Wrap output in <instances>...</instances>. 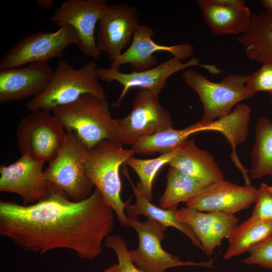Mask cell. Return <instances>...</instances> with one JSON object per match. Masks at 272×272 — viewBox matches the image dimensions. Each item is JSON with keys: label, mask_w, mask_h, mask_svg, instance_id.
Listing matches in <instances>:
<instances>
[{"label": "cell", "mask_w": 272, "mask_h": 272, "mask_svg": "<svg viewBox=\"0 0 272 272\" xmlns=\"http://www.w3.org/2000/svg\"><path fill=\"white\" fill-rule=\"evenodd\" d=\"M114 215L96 188L77 202L51 183L47 196L36 203L1 200L0 235L25 251L43 254L65 249L91 260L102 253L103 240L114 228Z\"/></svg>", "instance_id": "1"}, {"label": "cell", "mask_w": 272, "mask_h": 272, "mask_svg": "<svg viewBox=\"0 0 272 272\" xmlns=\"http://www.w3.org/2000/svg\"><path fill=\"white\" fill-rule=\"evenodd\" d=\"M134 154L131 149H124L119 142L105 140L89 149L85 159L87 176L105 202L113 209L118 222L124 226H127L129 218L124 209L129 204L130 199L124 202L121 198L119 169Z\"/></svg>", "instance_id": "2"}, {"label": "cell", "mask_w": 272, "mask_h": 272, "mask_svg": "<svg viewBox=\"0 0 272 272\" xmlns=\"http://www.w3.org/2000/svg\"><path fill=\"white\" fill-rule=\"evenodd\" d=\"M51 111L65 130L74 131L88 149L105 140L120 142L106 98L86 94Z\"/></svg>", "instance_id": "3"}, {"label": "cell", "mask_w": 272, "mask_h": 272, "mask_svg": "<svg viewBox=\"0 0 272 272\" xmlns=\"http://www.w3.org/2000/svg\"><path fill=\"white\" fill-rule=\"evenodd\" d=\"M97 67L93 60L79 69H75L68 61L59 60L48 88L28 101L27 109L30 111L43 110L50 112L54 108L72 103L86 94L106 98L104 88L99 82Z\"/></svg>", "instance_id": "4"}, {"label": "cell", "mask_w": 272, "mask_h": 272, "mask_svg": "<svg viewBox=\"0 0 272 272\" xmlns=\"http://www.w3.org/2000/svg\"><path fill=\"white\" fill-rule=\"evenodd\" d=\"M65 140L55 157L44 170L45 179L55 184L74 201L87 199L94 187L85 169L88 148L73 131H66Z\"/></svg>", "instance_id": "5"}, {"label": "cell", "mask_w": 272, "mask_h": 272, "mask_svg": "<svg viewBox=\"0 0 272 272\" xmlns=\"http://www.w3.org/2000/svg\"><path fill=\"white\" fill-rule=\"evenodd\" d=\"M186 84L197 94L203 113L201 120L211 121L228 115L240 101L254 95L246 87L247 75L229 74L219 83L208 80L192 69L182 76Z\"/></svg>", "instance_id": "6"}, {"label": "cell", "mask_w": 272, "mask_h": 272, "mask_svg": "<svg viewBox=\"0 0 272 272\" xmlns=\"http://www.w3.org/2000/svg\"><path fill=\"white\" fill-rule=\"evenodd\" d=\"M49 112L32 111L19 121L16 137L22 156L45 163L57 155L65 140L66 130Z\"/></svg>", "instance_id": "7"}, {"label": "cell", "mask_w": 272, "mask_h": 272, "mask_svg": "<svg viewBox=\"0 0 272 272\" xmlns=\"http://www.w3.org/2000/svg\"><path fill=\"white\" fill-rule=\"evenodd\" d=\"M78 43L73 28L65 26L52 33L34 32L16 42L0 60V71L61 56L67 47Z\"/></svg>", "instance_id": "8"}, {"label": "cell", "mask_w": 272, "mask_h": 272, "mask_svg": "<svg viewBox=\"0 0 272 272\" xmlns=\"http://www.w3.org/2000/svg\"><path fill=\"white\" fill-rule=\"evenodd\" d=\"M159 94L140 90L135 95L130 112L113 121L120 143L131 146L140 139L173 127L170 113L161 105Z\"/></svg>", "instance_id": "9"}, {"label": "cell", "mask_w": 272, "mask_h": 272, "mask_svg": "<svg viewBox=\"0 0 272 272\" xmlns=\"http://www.w3.org/2000/svg\"><path fill=\"white\" fill-rule=\"evenodd\" d=\"M127 226L134 228L138 235V247L129 251V255L142 272H165L170 267L184 265L213 268V260L182 261L179 257L164 250L161 242L165 238L167 227L153 219L148 218L146 221L141 222L138 218H129Z\"/></svg>", "instance_id": "10"}, {"label": "cell", "mask_w": 272, "mask_h": 272, "mask_svg": "<svg viewBox=\"0 0 272 272\" xmlns=\"http://www.w3.org/2000/svg\"><path fill=\"white\" fill-rule=\"evenodd\" d=\"M173 57L155 67L141 72L132 71L129 73L121 72L119 68L110 66L109 68L98 67L97 73L99 79L106 82L116 81L121 86L122 90L117 100L112 103L114 107L122 104L128 91L138 88L159 94L166 87L167 80L171 75L191 66H199L207 70L210 73L217 75L223 71L215 65L201 64L197 58H191L188 62Z\"/></svg>", "instance_id": "11"}, {"label": "cell", "mask_w": 272, "mask_h": 272, "mask_svg": "<svg viewBox=\"0 0 272 272\" xmlns=\"http://www.w3.org/2000/svg\"><path fill=\"white\" fill-rule=\"evenodd\" d=\"M106 0H67L57 8L50 20L59 28L69 26L78 37L77 46L85 55L97 59L95 29L106 6Z\"/></svg>", "instance_id": "12"}, {"label": "cell", "mask_w": 272, "mask_h": 272, "mask_svg": "<svg viewBox=\"0 0 272 272\" xmlns=\"http://www.w3.org/2000/svg\"><path fill=\"white\" fill-rule=\"evenodd\" d=\"M141 25L135 7L126 3L106 5L97 25L98 49L112 61L116 60Z\"/></svg>", "instance_id": "13"}, {"label": "cell", "mask_w": 272, "mask_h": 272, "mask_svg": "<svg viewBox=\"0 0 272 272\" xmlns=\"http://www.w3.org/2000/svg\"><path fill=\"white\" fill-rule=\"evenodd\" d=\"M44 163L21 156L15 162L0 166V191L16 193L23 204L36 203L48 194L51 182L47 181L43 170Z\"/></svg>", "instance_id": "14"}, {"label": "cell", "mask_w": 272, "mask_h": 272, "mask_svg": "<svg viewBox=\"0 0 272 272\" xmlns=\"http://www.w3.org/2000/svg\"><path fill=\"white\" fill-rule=\"evenodd\" d=\"M257 192L251 184L240 185L224 179L206 186L186 203V207L234 215L255 202Z\"/></svg>", "instance_id": "15"}, {"label": "cell", "mask_w": 272, "mask_h": 272, "mask_svg": "<svg viewBox=\"0 0 272 272\" xmlns=\"http://www.w3.org/2000/svg\"><path fill=\"white\" fill-rule=\"evenodd\" d=\"M154 36L152 28L141 24L134 34L130 46L118 59L111 62L110 66L119 68L123 64H129L132 71L141 72L157 65L158 60L154 55L157 52H169L181 60L194 55V47L190 44L161 45L154 41Z\"/></svg>", "instance_id": "16"}, {"label": "cell", "mask_w": 272, "mask_h": 272, "mask_svg": "<svg viewBox=\"0 0 272 272\" xmlns=\"http://www.w3.org/2000/svg\"><path fill=\"white\" fill-rule=\"evenodd\" d=\"M53 75L47 61L0 71V104L40 95L48 88Z\"/></svg>", "instance_id": "17"}, {"label": "cell", "mask_w": 272, "mask_h": 272, "mask_svg": "<svg viewBox=\"0 0 272 272\" xmlns=\"http://www.w3.org/2000/svg\"><path fill=\"white\" fill-rule=\"evenodd\" d=\"M176 216L190 227L199 239L203 251L209 256L224 238L229 237L239 222V219L233 214L203 213L188 207L178 209Z\"/></svg>", "instance_id": "18"}, {"label": "cell", "mask_w": 272, "mask_h": 272, "mask_svg": "<svg viewBox=\"0 0 272 272\" xmlns=\"http://www.w3.org/2000/svg\"><path fill=\"white\" fill-rule=\"evenodd\" d=\"M170 166L206 185L224 180V175L213 156L198 148L193 138L188 139L179 147Z\"/></svg>", "instance_id": "19"}, {"label": "cell", "mask_w": 272, "mask_h": 272, "mask_svg": "<svg viewBox=\"0 0 272 272\" xmlns=\"http://www.w3.org/2000/svg\"><path fill=\"white\" fill-rule=\"evenodd\" d=\"M219 123L200 120L182 129L173 127L162 130L154 134L140 139L131 145L135 154L147 155L159 153L161 155L172 152L184 143L191 134L206 131L219 130Z\"/></svg>", "instance_id": "20"}, {"label": "cell", "mask_w": 272, "mask_h": 272, "mask_svg": "<svg viewBox=\"0 0 272 272\" xmlns=\"http://www.w3.org/2000/svg\"><path fill=\"white\" fill-rule=\"evenodd\" d=\"M205 23L216 35L237 34L246 30L251 16L249 8L220 4L216 0H198Z\"/></svg>", "instance_id": "21"}, {"label": "cell", "mask_w": 272, "mask_h": 272, "mask_svg": "<svg viewBox=\"0 0 272 272\" xmlns=\"http://www.w3.org/2000/svg\"><path fill=\"white\" fill-rule=\"evenodd\" d=\"M237 40L248 59L263 63L272 58V12L251 14L246 30Z\"/></svg>", "instance_id": "22"}, {"label": "cell", "mask_w": 272, "mask_h": 272, "mask_svg": "<svg viewBox=\"0 0 272 272\" xmlns=\"http://www.w3.org/2000/svg\"><path fill=\"white\" fill-rule=\"evenodd\" d=\"M123 172L133 189L136 198L135 203L132 205L129 204L126 208L128 218H138L139 215H143L166 227H174L185 234L194 245L203 251L202 246L196 234L187 224L178 219L176 216L177 206L163 209L154 205L134 185L127 170H125Z\"/></svg>", "instance_id": "23"}, {"label": "cell", "mask_w": 272, "mask_h": 272, "mask_svg": "<svg viewBox=\"0 0 272 272\" xmlns=\"http://www.w3.org/2000/svg\"><path fill=\"white\" fill-rule=\"evenodd\" d=\"M272 237V221L249 218L237 225L229 237L224 255L228 259L248 251L250 248Z\"/></svg>", "instance_id": "24"}, {"label": "cell", "mask_w": 272, "mask_h": 272, "mask_svg": "<svg viewBox=\"0 0 272 272\" xmlns=\"http://www.w3.org/2000/svg\"><path fill=\"white\" fill-rule=\"evenodd\" d=\"M251 157L250 178L257 179L265 176L272 178V122L266 117H260L256 123Z\"/></svg>", "instance_id": "25"}, {"label": "cell", "mask_w": 272, "mask_h": 272, "mask_svg": "<svg viewBox=\"0 0 272 272\" xmlns=\"http://www.w3.org/2000/svg\"><path fill=\"white\" fill-rule=\"evenodd\" d=\"M207 186L170 166L165 190L159 199V205L163 209H169L178 206L179 202L186 203Z\"/></svg>", "instance_id": "26"}, {"label": "cell", "mask_w": 272, "mask_h": 272, "mask_svg": "<svg viewBox=\"0 0 272 272\" xmlns=\"http://www.w3.org/2000/svg\"><path fill=\"white\" fill-rule=\"evenodd\" d=\"M179 150V147L155 158L142 159L132 156L125 161L124 164L132 168L139 177L137 188L150 201L153 199V184L157 173L176 156Z\"/></svg>", "instance_id": "27"}, {"label": "cell", "mask_w": 272, "mask_h": 272, "mask_svg": "<svg viewBox=\"0 0 272 272\" xmlns=\"http://www.w3.org/2000/svg\"><path fill=\"white\" fill-rule=\"evenodd\" d=\"M104 246L112 249L116 255L118 261L116 272H142L130 259L127 246L120 236H108L105 240Z\"/></svg>", "instance_id": "28"}, {"label": "cell", "mask_w": 272, "mask_h": 272, "mask_svg": "<svg viewBox=\"0 0 272 272\" xmlns=\"http://www.w3.org/2000/svg\"><path fill=\"white\" fill-rule=\"evenodd\" d=\"M246 87L253 95L259 91L272 94V58L263 62L260 69L247 76Z\"/></svg>", "instance_id": "29"}, {"label": "cell", "mask_w": 272, "mask_h": 272, "mask_svg": "<svg viewBox=\"0 0 272 272\" xmlns=\"http://www.w3.org/2000/svg\"><path fill=\"white\" fill-rule=\"evenodd\" d=\"M250 218L258 221H272V186L261 183L257 189Z\"/></svg>", "instance_id": "30"}, {"label": "cell", "mask_w": 272, "mask_h": 272, "mask_svg": "<svg viewBox=\"0 0 272 272\" xmlns=\"http://www.w3.org/2000/svg\"><path fill=\"white\" fill-rule=\"evenodd\" d=\"M250 255L241 261L272 269V237L250 248Z\"/></svg>", "instance_id": "31"}, {"label": "cell", "mask_w": 272, "mask_h": 272, "mask_svg": "<svg viewBox=\"0 0 272 272\" xmlns=\"http://www.w3.org/2000/svg\"><path fill=\"white\" fill-rule=\"evenodd\" d=\"M37 6L43 9H48L53 6L52 0H36Z\"/></svg>", "instance_id": "32"}, {"label": "cell", "mask_w": 272, "mask_h": 272, "mask_svg": "<svg viewBox=\"0 0 272 272\" xmlns=\"http://www.w3.org/2000/svg\"><path fill=\"white\" fill-rule=\"evenodd\" d=\"M261 3L266 10L272 12V0H262Z\"/></svg>", "instance_id": "33"}, {"label": "cell", "mask_w": 272, "mask_h": 272, "mask_svg": "<svg viewBox=\"0 0 272 272\" xmlns=\"http://www.w3.org/2000/svg\"><path fill=\"white\" fill-rule=\"evenodd\" d=\"M117 268V264L115 263L107 267L102 272H116Z\"/></svg>", "instance_id": "34"}, {"label": "cell", "mask_w": 272, "mask_h": 272, "mask_svg": "<svg viewBox=\"0 0 272 272\" xmlns=\"http://www.w3.org/2000/svg\"><path fill=\"white\" fill-rule=\"evenodd\" d=\"M271 94V103L272 104V94Z\"/></svg>", "instance_id": "35"}]
</instances>
